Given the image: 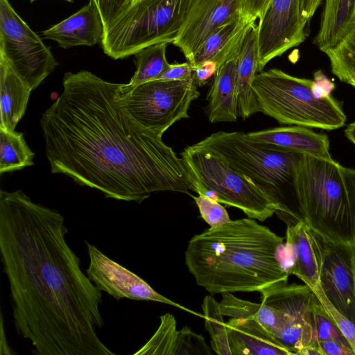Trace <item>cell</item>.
Here are the masks:
<instances>
[{
    "label": "cell",
    "mask_w": 355,
    "mask_h": 355,
    "mask_svg": "<svg viewBox=\"0 0 355 355\" xmlns=\"http://www.w3.org/2000/svg\"><path fill=\"white\" fill-rule=\"evenodd\" d=\"M193 77V68L187 61L183 63L170 64L157 80H187Z\"/></svg>",
    "instance_id": "obj_35"
},
{
    "label": "cell",
    "mask_w": 355,
    "mask_h": 355,
    "mask_svg": "<svg viewBox=\"0 0 355 355\" xmlns=\"http://www.w3.org/2000/svg\"><path fill=\"white\" fill-rule=\"evenodd\" d=\"M193 68L194 79L199 87L206 84L218 69L216 63L211 60L205 61Z\"/></svg>",
    "instance_id": "obj_37"
},
{
    "label": "cell",
    "mask_w": 355,
    "mask_h": 355,
    "mask_svg": "<svg viewBox=\"0 0 355 355\" xmlns=\"http://www.w3.org/2000/svg\"><path fill=\"white\" fill-rule=\"evenodd\" d=\"M62 84L40 121L52 173L118 200L141 203L157 191L189 194L182 159L129 115L121 84L86 70L65 73Z\"/></svg>",
    "instance_id": "obj_2"
},
{
    "label": "cell",
    "mask_w": 355,
    "mask_h": 355,
    "mask_svg": "<svg viewBox=\"0 0 355 355\" xmlns=\"http://www.w3.org/2000/svg\"><path fill=\"white\" fill-rule=\"evenodd\" d=\"M178 331L175 317L169 313L160 316L159 325L152 337L134 355H174Z\"/></svg>",
    "instance_id": "obj_29"
},
{
    "label": "cell",
    "mask_w": 355,
    "mask_h": 355,
    "mask_svg": "<svg viewBox=\"0 0 355 355\" xmlns=\"http://www.w3.org/2000/svg\"><path fill=\"white\" fill-rule=\"evenodd\" d=\"M311 310L313 326L319 341L334 340L350 347L315 293L311 302Z\"/></svg>",
    "instance_id": "obj_30"
},
{
    "label": "cell",
    "mask_w": 355,
    "mask_h": 355,
    "mask_svg": "<svg viewBox=\"0 0 355 355\" xmlns=\"http://www.w3.org/2000/svg\"><path fill=\"white\" fill-rule=\"evenodd\" d=\"M270 0H244L245 13L257 20L259 19Z\"/></svg>",
    "instance_id": "obj_39"
},
{
    "label": "cell",
    "mask_w": 355,
    "mask_h": 355,
    "mask_svg": "<svg viewBox=\"0 0 355 355\" xmlns=\"http://www.w3.org/2000/svg\"><path fill=\"white\" fill-rule=\"evenodd\" d=\"M0 56L32 90L58 64L50 48L8 0H0Z\"/></svg>",
    "instance_id": "obj_10"
},
{
    "label": "cell",
    "mask_w": 355,
    "mask_h": 355,
    "mask_svg": "<svg viewBox=\"0 0 355 355\" xmlns=\"http://www.w3.org/2000/svg\"><path fill=\"white\" fill-rule=\"evenodd\" d=\"M243 15L244 0H196L173 44L189 61L211 33Z\"/></svg>",
    "instance_id": "obj_14"
},
{
    "label": "cell",
    "mask_w": 355,
    "mask_h": 355,
    "mask_svg": "<svg viewBox=\"0 0 355 355\" xmlns=\"http://www.w3.org/2000/svg\"><path fill=\"white\" fill-rule=\"evenodd\" d=\"M205 326L211 336L214 352L219 355H231L228 336L220 309V304L211 295H207L202 304Z\"/></svg>",
    "instance_id": "obj_28"
},
{
    "label": "cell",
    "mask_w": 355,
    "mask_h": 355,
    "mask_svg": "<svg viewBox=\"0 0 355 355\" xmlns=\"http://www.w3.org/2000/svg\"><path fill=\"white\" fill-rule=\"evenodd\" d=\"M191 185L213 190L218 202L241 209L248 217L264 221L276 212L270 198L225 161L196 144L181 153Z\"/></svg>",
    "instance_id": "obj_8"
},
{
    "label": "cell",
    "mask_w": 355,
    "mask_h": 355,
    "mask_svg": "<svg viewBox=\"0 0 355 355\" xmlns=\"http://www.w3.org/2000/svg\"><path fill=\"white\" fill-rule=\"evenodd\" d=\"M62 215L0 191V253L15 327L37 355H115L97 334L102 291L66 241Z\"/></svg>",
    "instance_id": "obj_1"
},
{
    "label": "cell",
    "mask_w": 355,
    "mask_h": 355,
    "mask_svg": "<svg viewBox=\"0 0 355 355\" xmlns=\"http://www.w3.org/2000/svg\"><path fill=\"white\" fill-rule=\"evenodd\" d=\"M238 54L224 62L214 75L207 95L206 108L208 120L211 123L234 122L239 116L236 86Z\"/></svg>",
    "instance_id": "obj_20"
},
{
    "label": "cell",
    "mask_w": 355,
    "mask_h": 355,
    "mask_svg": "<svg viewBox=\"0 0 355 355\" xmlns=\"http://www.w3.org/2000/svg\"><path fill=\"white\" fill-rule=\"evenodd\" d=\"M319 31L314 44L321 51L335 46L353 28L355 0H324Z\"/></svg>",
    "instance_id": "obj_23"
},
{
    "label": "cell",
    "mask_w": 355,
    "mask_h": 355,
    "mask_svg": "<svg viewBox=\"0 0 355 355\" xmlns=\"http://www.w3.org/2000/svg\"><path fill=\"white\" fill-rule=\"evenodd\" d=\"M347 83L355 88V78L349 80Z\"/></svg>",
    "instance_id": "obj_43"
},
{
    "label": "cell",
    "mask_w": 355,
    "mask_h": 355,
    "mask_svg": "<svg viewBox=\"0 0 355 355\" xmlns=\"http://www.w3.org/2000/svg\"><path fill=\"white\" fill-rule=\"evenodd\" d=\"M313 80L298 78L278 69L256 73L252 89L259 112L281 124L333 130L345 125L341 104L333 96L318 99Z\"/></svg>",
    "instance_id": "obj_6"
},
{
    "label": "cell",
    "mask_w": 355,
    "mask_h": 355,
    "mask_svg": "<svg viewBox=\"0 0 355 355\" xmlns=\"http://www.w3.org/2000/svg\"><path fill=\"white\" fill-rule=\"evenodd\" d=\"M192 197L201 217L210 227L221 226L231 220L225 208L220 202L201 195Z\"/></svg>",
    "instance_id": "obj_33"
},
{
    "label": "cell",
    "mask_w": 355,
    "mask_h": 355,
    "mask_svg": "<svg viewBox=\"0 0 355 355\" xmlns=\"http://www.w3.org/2000/svg\"><path fill=\"white\" fill-rule=\"evenodd\" d=\"M196 0H135L104 31L101 45L112 59L178 38Z\"/></svg>",
    "instance_id": "obj_7"
},
{
    "label": "cell",
    "mask_w": 355,
    "mask_h": 355,
    "mask_svg": "<svg viewBox=\"0 0 355 355\" xmlns=\"http://www.w3.org/2000/svg\"><path fill=\"white\" fill-rule=\"evenodd\" d=\"M313 291L318 296L355 354V323L333 306L324 294L320 285Z\"/></svg>",
    "instance_id": "obj_32"
},
{
    "label": "cell",
    "mask_w": 355,
    "mask_h": 355,
    "mask_svg": "<svg viewBox=\"0 0 355 355\" xmlns=\"http://www.w3.org/2000/svg\"><path fill=\"white\" fill-rule=\"evenodd\" d=\"M255 21L248 15H243L221 26L207 37L188 62L194 67L211 60L218 68L239 53L248 28Z\"/></svg>",
    "instance_id": "obj_19"
},
{
    "label": "cell",
    "mask_w": 355,
    "mask_h": 355,
    "mask_svg": "<svg viewBox=\"0 0 355 355\" xmlns=\"http://www.w3.org/2000/svg\"><path fill=\"white\" fill-rule=\"evenodd\" d=\"M321 238L320 286L333 306L355 323V241Z\"/></svg>",
    "instance_id": "obj_13"
},
{
    "label": "cell",
    "mask_w": 355,
    "mask_h": 355,
    "mask_svg": "<svg viewBox=\"0 0 355 355\" xmlns=\"http://www.w3.org/2000/svg\"><path fill=\"white\" fill-rule=\"evenodd\" d=\"M257 44V28L254 22L247 30L236 62L238 113L243 119L259 112L252 89V82L258 73Z\"/></svg>",
    "instance_id": "obj_21"
},
{
    "label": "cell",
    "mask_w": 355,
    "mask_h": 355,
    "mask_svg": "<svg viewBox=\"0 0 355 355\" xmlns=\"http://www.w3.org/2000/svg\"><path fill=\"white\" fill-rule=\"evenodd\" d=\"M205 338L187 326L178 331L174 355H211Z\"/></svg>",
    "instance_id": "obj_31"
},
{
    "label": "cell",
    "mask_w": 355,
    "mask_h": 355,
    "mask_svg": "<svg viewBox=\"0 0 355 355\" xmlns=\"http://www.w3.org/2000/svg\"><path fill=\"white\" fill-rule=\"evenodd\" d=\"M334 89V83L328 78L321 70L314 73L311 92L316 98L322 99L330 96Z\"/></svg>",
    "instance_id": "obj_36"
},
{
    "label": "cell",
    "mask_w": 355,
    "mask_h": 355,
    "mask_svg": "<svg viewBox=\"0 0 355 355\" xmlns=\"http://www.w3.org/2000/svg\"><path fill=\"white\" fill-rule=\"evenodd\" d=\"M166 43H159L142 49L135 55L136 71L130 86H137L157 80L169 66L166 57Z\"/></svg>",
    "instance_id": "obj_26"
},
{
    "label": "cell",
    "mask_w": 355,
    "mask_h": 355,
    "mask_svg": "<svg viewBox=\"0 0 355 355\" xmlns=\"http://www.w3.org/2000/svg\"><path fill=\"white\" fill-rule=\"evenodd\" d=\"M231 355H292L254 320L231 318L226 323Z\"/></svg>",
    "instance_id": "obj_18"
},
{
    "label": "cell",
    "mask_w": 355,
    "mask_h": 355,
    "mask_svg": "<svg viewBox=\"0 0 355 355\" xmlns=\"http://www.w3.org/2000/svg\"><path fill=\"white\" fill-rule=\"evenodd\" d=\"M323 52L329 60L331 73L341 82L355 78V28Z\"/></svg>",
    "instance_id": "obj_27"
},
{
    "label": "cell",
    "mask_w": 355,
    "mask_h": 355,
    "mask_svg": "<svg viewBox=\"0 0 355 355\" xmlns=\"http://www.w3.org/2000/svg\"><path fill=\"white\" fill-rule=\"evenodd\" d=\"M104 26L95 5L89 2L67 19L42 32V37L63 49L101 44Z\"/></svg>",
    "instance_id": "obj_15"
},
{
    "label": "cell",
    "mask_w": 355,
    "mask_h": 355,
    "mask_svg": "<svg viewBox=\"0 0 355 355\" xmlns=\"http://www.w3.org/2000/svg\"><path fill=\"white\" fill-rule=\"evenodd\" d=\"M345 137L355 145V121L349 123L345 129Z\"/></svg>",
    "instance_id": "obj_42"
},
{
    "label": "cell",
    "mask_w": 355,
    "mask_h": 355,
    "mask_svg": "<svg viewBox=\"0 0 355 355\" xmlns=\"http://www.w3.org/2000/svg\"><path fill=\"white\" fill-rule=\"evenodd\" d=\"M32 89L0 56V129L14 131L25 114Z\"/></svg>",
    "instance_id": "obj_22"
},
{
    "label": "cell",
    "mask_w": 355,
    "mask_h": 355,
    "mask_svg": "<svg viewBox=\"0 0 355 355\" xmlns=\"http://www.w3.org/2000/svg\"><path fill=\"white\" fill-rule=\"evenodd\" d=\"M302 0H270L259 19L257 28L258 72L272 59L306 39Z\"/></svg>",
    "instance_id": "obj_11"
},
{
    "label": "cell",
    "mask_w": 355,
    "mask_h": 355,
    "mask_svg": "<svg viewBox=\"0 0 355 355\" xmlns=\"http://www.w3.org/2000/svg\"><path fill=\"white\" fill-rule=\"evenodd\" d=\"M96 7L102 19L104 31L130 6L129 0H89Z\"/></svg>",
    "instance_id": "obj_34"
},
{
    "label": "cell",
    "mask_w": 355,
    "mask_h": 355,
    "mask_svg": "<svg viewBox=\"0 0 355 355\" xmlns=\"http://www.w3.org/2000/svg\"><path fill=\"white\" fill-rule=\"evenodd\" d=\"M283 243L254 218L230 220L193 236L185 263L196 284L211 295L259 292L288 282L290 275L279 258Z\"/></svg>",
    "instance_id": "obj_3"
},
{
    "label": "cell",
    "mask_w": 355,
    "mask_h": 355,
    "mask_svg": "<svg viewBox=\"0 0 355 355\" xmlns=\"http://www.w3.org/2000/svg\"><path fill=\"white\" fill-rule=\"evenodd\" d=\"M86 244L89 263L85 274L101 291L107 293L117 300L127 298L161 302L203 318V315L159 293L139 276L109 258L95 245Z\"/></svg>",
    "instance_id": "obj_12"
},
{
    "label": "cell",
    "mask_w": 355,
    "mask_h": 355,
    "mask_svg": "<svg viewBox=\"0 0 355 355\" xmlns=\"http://www.w3.org/2000/svg\"><path fill=\"white\" fill-rule=\"evenodd\" d=\"M286 226V240L293 243L296 252V261L291 275L297 276L313 290L320 285L321 238L302 220Z\"/></svg>",
    "instance_id": "obj_17"
},
{
    "label": "cell",
    "mask_w": 355,
    "mask_h": 355,
    "mask_svg": "<svg viewBox=\"0 0 355 355\" xmlns=\"http://www.w3.org/2000/svg\"><path fill=\"white\" fill-rule=\"evenodd\" d=\"M221 295L219 304L223 315L254 320L275 338L286 324L282 313L272 307L239 299L230 292Z\"/></svg>",
    "instance_id": "obj_24"
},
{
    "label": "cell",
    "mask_w": 355,
    "mask_h": 355,
    "mask_svg": "<svg viewBox=\"0 0 355 355\" xmlns=\"http://www.w3.org/2000/svg\"><path fill=\"white\" fill-rule=\"evenodd\" d=\"M257 143L308 154L325 159H333L329 153V140L327 135L317 133L309 128L291 125L277 127L245 133Z\"/></svg>",
    "instance_id": "obj_16"
},
{
    "label": "cell",
    "mask_w": 355,
    "mask_h": 355,
    "mask_svg": "<svg viewBox=\"0 0 355 355\" xmlns=\"http://www.w3.org/2000/svg\"><path fill=\"white\" fill-rule=\"evenodd\" d=\"M324 0H302L304 16L309 21Z\"/></svg>",
    "instance_id": "obj_40"
},
{
    "label": "cell",
    "mask_w": 355,
    "mask_h": 355,
    "mask_svg": "<svg viewBox=\"0 0 355 355\" xmlns=\"http://www.w3.org/2000/svg\"><path fill=\"white\" fill-rule=\"evenodd\" d=\"M334 159L303 154L295 172L300 218L322 238L355 241V219L340 171Z\"/></svg>",
    "instance_id": "obj_5"
},
{
    "label": "cell",
    "mask_w": 355,
    "mask_h": 355,
    "mask_svg": "<svg viewBox=\"0 0 355 355\" xmlns=\"http://www.w3.org/2000/svg\"><path fill=\"white\" fill-rule=\"evenodd\" d=\"M354 28H355V12H354Z\"/></svg>",
    "instance_id": "obj_45"
},
{
    "label": "cell",
    "mask_w": 355,
    "mask_h": 355,
    "mask_svg": "<svg viewBox=\"0 0 355 355\" xmlns=\"http://www.w3.org/2000/svg\"><path fill=\"white\" fill-rule=\"evenodd\" d=\"M324 355H355L351 347L334 340L319 341Z\"/></svg>",
    "instance_id": "obj_38"
},
{
    "label": "cell",
    "mask_w": 355,
    "mask_h": 355,
    "mask_svg": "<svg viewBox=\"0 0 355 355\" xmlns=\"http://www.w3.org/2000/svg\"><path fill=\"white\" fill-rule=\"evenodd\" d=\"M34 156L22 132L0 129L1 175L33 165Z\"/></svg>",
    "instance_id": "obj_25"
},
{
    "label": "cell",
    "mask_w": 355,
    "mask_h": 355,
    "mask_svg": "<svg viewBox=\"0 0 355 355\" xmlns=\"http://www.w3.org/2000/svg\"><path fill=\"white\" fill-rule=\"evenodd\" d=\"M135 1V0H129V1H130V5L133 1Z\"/></svg>",
    "instance_id": "obj_46"
},
{
    "label": "cell",
    "mask_w": 355,
    "mask_h": 355,
    "mask_svg": "<svg viewBox=\"0 0 355 355\" xmlns=\"http://www.w3.org/2000/svg\"><path fill=\"white\" fill-rule=\"evenodd\" d=\"M195 144L248 178L270 198L286 224L301 220L295 180L302 153L254 142L243 132L218 131Z\"/></svg>",
    "instance_id": "obj_4"
},
{
    "label": "cell",
    "mask_w": 355,
    "mask_h": 355,
    "mask_svg": "<svg viewBox=\"0 0 355 355\" xmlns=\"http://www.w3.org/2000/svg\"><path fill=\"white\" fill-rule=\"evenodd\" d=\"M35 1H36V0H30L31 2H33ZM64 1H68V2H73V0H64Z\"/></svg>",
    "instance_id": "obj_44"
},
{
    "label": "cell",
    "mask_w": 355,
    "mask_h": 355,
    "mask_svg": "<svg viewBox=\"0 0 355 355\" xmlns=\"http://www.w3.org/2000/svg\"><path fill=\"white\" fill-rule=\"evenodd\" d=\"M194 76L187 80H155L137 86L121 84L120 101L129 115L162 137L176 121L189 118L191 102L198 98Z\"/></svg>",
    "instance_id": "obj_9"
},
{
    "label": "cell",
    "mask_w": 355,
    "mask_h": 355,
    "mask_svg": "<svg viewBox=\"0 0 355 355\" xmlns=\"http://www.w3.org/2000/svg\"><path fill=\"white\" fill-rule=\"evenodd\" d=\"M1 354H13L12 352L10 350L6 338L5 333H4V329H3V317L1 315Z\"/></svg>",
    "instance_id": "obj_41"
}]
</instances>
